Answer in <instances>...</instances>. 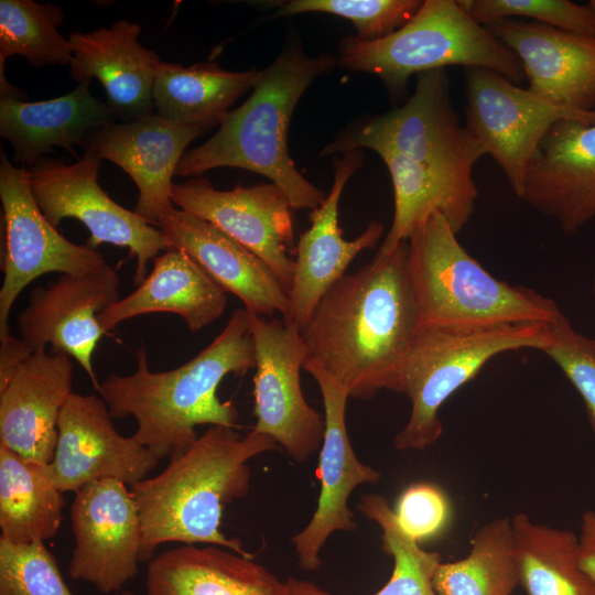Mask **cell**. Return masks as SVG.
<instances>
[{"label":"cell","mask_w":595,"mask_h":595,"mask_svg":"<svg viewBox=\"0 0 595 595\" xmlns=\"http://www.w3.org/2000/svg\"><path fill=\"white\" fill-rule=\"evenodd\" d=\"M206 130L173 123L158 113L110 122L93 131L85 151L121 167L139 190L134 212L158 227L171 202L172 177L188 144Z\"/></svg>","instance_id":"obj_18"},{"label":"cell","mask_w":595,"mask_h":595,"mask_svg":"<svg viewBox=\"0 0 595 595\" xmlns=\"http://www.w3.org/2000/svg\"><path fill=\"white\" fill-rule=\"evenodd\" d=\"M63 19L62 8L53 3L0 1V98H26L4 76L6 61L12 55L25 57L34 67L71 64L72 45L58 31Z\"/></svg>","instance_id":"obj_33"},{"label":"cell","mask_w":595,"mask_h":595,"mask_svg":"<svg viewBox=\"0 0 595 595\" xmlns=\"http://www.w3.org/2000/svg\"><path fill=\"white\" fill-rule=\"evenodd\" d=\"M73 363L63 351H34L0 389V444L50 464L61 412L73 393Z\"/></svg>","instance_id":"obj_22"},{"label":"cell","mask_w":595,"mask_h":595,"mask_svg":"<svg viewBox=\"0 0 595 595\" xmlns=\"http://www.w3.org/2000/svg\"><path fill=\"white\" fill-rule=\"evenodd\" d=\"M407 242L418 332L442 326L549 324L562 312L552 299L493 277L462 247L437 210L414 226Z\"/></svg>","instance_id":"obj_5"},{"label":"cell","mask_w":595,"mask_h":595,"mask_svg":"<svg viewBox=\"0 0 595 595\" xmlns=\"http://www.w3.org/2000/svg\"><path fill=\"white\" fill-rule=\"evenodd\" d=\"M2 204L0 337L10 334L9 315L19 294L36 278L52 272L83 274L107 266L94 248L76 245L57 231L39 208L28 169L15 166L1 149Z\"/></svg>","instance_id":"obj_11"},{"label":"cell","mask_w":595,"mask_h":595,"mask_svg":"<svg viewBox=\"0 0 595 595\" xmlns=\"http://www.w3.org/2000/svg\"><path fill=\"white\" fill-rule=\"evenodd\" d=\"M0 595H75L44 542L0 539Z\"/></svg>","instance_id":"obj_37"},{"label":"cell","mask_w":595,"mask_h":595,"mask_svg":"<svg viewBox=\"0 0 595 595\" xmlns=\"http://www.w3.org/2000/svg\"><path fill=\"white\" fill-rule=\"evenodd\" d=\"M100 166L101 160L87 151L72 164L42 158L28 169V180L39 208L54 227L64 218H75L88 228L90 248L101 244L129 248L137 259L133 283L139 285L149 261L170 249V241L104 192L98 184Z\"/></svg>","instance_id":"obj_9"},{"label":"cell","mask_w":595,"mask_h":595,"mask_svg":"<svg viewBox=\"0 0 595 595\" xmlns=\"http://www.w3.org/2000/svg\"><path fill=\"white\" fill-rule=\"evenodd\" d=\"M372 151L388 167L394 202L392 223L379 251H391L407 241L414 226L434 210L445 217L456 234L468 224L475 204L400 153L385 147Z\"/></svg>","instance_id":"obj_31"},{"label":"cell","mask_w":595,"mask_h":595,"mask_svg":"<svg viewBox=\"0 0 595 595\" xmlns=\"http://www.w3.org/2000/svg\"><path fill=\"white\" fill-rule=\"evenodd\" d=\"M465 127L484 155L500 166L519 198L528 170L554 123L564 119L595 123V110L553 105L488 68H465Z\"/></svg>","instance_id":"obj_10"},{"label":"cell","mask_w":595,"mask_h":595,"mask_svg":"<svg viewBox=\"0 0 595 595\" xmlns=\"http://www.w3.org/2000/svg\"><path fill=\"white\" fill-rule=\"evenodd\" d=\"M458 4L484 26L502 19L524 18L562 31L595 36V14L588 4L569 0H458Z\"/></svg>","instance_id":"obj_36"},{"label":"cell","mask_w":595,"mask_h":595,"mask_svg":"<svg viewBox=\"0 0 595 595\" xmlns=\"http://www.w3.org/2000/svg\"><path fill=\"white\" fill-rule=\"evenodd\" d=\"M277 447L255 430L241 436L234 428L209 425L162 473L131 485L142 527L141 563L166 542L214 544L251 556L238 539L220 531L221 515L227 504L249 491L248 462Z\"/></svg>","instance_id":"obj_3"},{"label":"cell","mask_w":595,"mask_h":595,"mask_svg":"<svg viewBox=\"0 0 595 595\" xmlns=\"http://www.w3.org/2000/svg\"><path fill=\"white\" fill-rule=\"evenodd\" d=\"M75 547L68 566L72 578L102 594L118 593L141 563L142 527L131 490L107 478L75 493L71 506Z\"/></svg>","instance_id":"obj_14"},{"label":"cell","mask_w":595,"mask_h":595,"mask_svg":"<svg viewBox=\"0 0 595 595\" xmlns=\"http://www.w3.org/2000/svg\"><path fill=\"white\" fill-rule=\"evenodd\" d=\"M34 353L22 338L11 333L0 337V389L11 380L20 366Z\"/></svg>","instance_id":"obj_40"},{"label":"cell","mask_w":595,"mask_h":595,"mask_svg":"<svg viewBox=\"0 0 595 595\" xmlns=\"http://www.w3.org/2000/svg\"><path fill=\"white\" fill-rule=\"evenodd\" d=\"M307 359L340 382L350 398L398 391L404 358L418 333L408 242L378 250L323 295L301 331Z\"/></svg>","instance_id":"obj_1"},{"label":"cell","mask_w":595,"mask_h":595,"mask_svg":"<svg viewBox=\"0 0 595 595\" xmlns=\"http://www.w3.org/2000/svg\"><path fill=\"white\" fill-rule=\"evenodd\" d=\"M581 566L595 577V511L586 510L582 516L578 536Z\"/></svg>","instance_id":"obj_41"},{"label":"cell","mask_w":595,"mask_h":595,"mask_svg":"<svg viewBox=\"0 0 595 595\" xmlns=\"http://www.w3.org/2000/svg\"><path fill=\"white\" fill-rule=\"evenodd\" d=\"M422 4L421 0H289L278 4L275 17L310 12L343 17L353 22L356 36L371 41L403 26Z\"/></svg>","instance_id":"obj_35"},{"label":"cell","mask_w":595,"mask_h":595,"mask_svg":"<svg viewBox=\"0 0 595 595\" xmlns=\"http://www.w3.org/2000/svg\"><path fill=\"white\" fill-rule=\"evenodd\" d=\"M115 595H134V594L132 592H130V591L122 589V591L116 593Z\"/></svg>","instance_id":"obj_42"},{"label":"cell","mask_w":595,"mask_h":595,"mask_svg":"<svg viewBox=\"0 0 595 595\" xmlns=\"http://www.w3.org/2000/svg\"><path fill=\"white\" fill-rule=\"evenodd\" d=\"M336 63L329 54L312 57L300 46L284 48L261 71L248 99L224 117L210 138L184 153L175 175L198 176L216 167H239L278 185L293 209L320 207L327 194L295 167L288 150V131L305 90Z\"/></svg>","instance_id":"obj_4"},{"label":"cell","mask_w":595,"mask_h":595,"mask_svg":"<svg viewBox=\"0 0 595 595\" xmlns=\"http://www.w3.org/2000/svg\"><path fill=\"white\" fill-rule=\"evenodd\" d=\"M148 595H329L311 582L281 581L252 560L218 545L183 544L154 556Z\"/></svg>","instance_id":"obj_24"},{"label":"cell","mask_w":595,"mask_h":595,"mask_svg":"<svg viewBox=\"0 0 595 595\" xmlns=\"http://www.w3.org/2000/svg\"><path fill=\"white\" fill-rule=\"evenodd\" d=\"M550 323L442 326L419 331L404 358L398 391L411 402L405 425L394 437L399 451L423 450L443 432L440 409L495 356L509 350L543 351Z\"/></svg>","instance_id":"obj_7"},{"label":"cell","mask_w":595,"mask_h":595,"mask_svg":"<svg viewBox=\"0 0 595 595\" xmlns=\"http://www.w3.org/2000/svg\"><path fill=\"white\" fill-rule=\"evenodd\" d=\"M587 4L591 7V9L593 10L594 14H595V0H589L587 2Z\"/></svg>","instance_id":"obj_43"},{"label":"cell","mask_w":595,"mask_h":595,"mask_svg":"<svg viewBox=\"0 0 595 595\" xmlns=\"http://www.w3.org/2000/svg\"><path fill=\"white\" fill-rule=\"evenodd\" d=\"M303 369L316 380L324 404L325 433L320 452L317 477L321 490L316 510L307 526L292 538L299 564L317 570L320 552L336 531H355L354 515L348 508L353 490L363 484L375 485L380 473L361 463L351 446L346 428L347 389L317 363L306 359Z\"/></svg>","instance_id":"obj_17"},{"label":"cell","mask_w":595,"mask_h":595,"mask_svg":"<svg viewBox=\"0 0 595 595\" xmlns=\"http://www.w3.org/2000/svg\"><path fill=\"white\" fill-rule=\"evenodd\" d=\"M256 367L249 312L236 310L220 334L187 363L153 372L147 351H137V368L126 376L110 375L98 392L112 418L133 416V436L159 459L187 450L198 437L201 424L235 428L237 408L217 397L229 374L244 376Z\"/></svg>","instance_id":"obj_2"},{"label":"cell","mask_w":595,"mask_h":595,"mask_svg":"<svg viewBox=\"0 0 595 595\" xmlns=\"http://www.w3.org/2000/svg\"><path fill=\"white\" fill-rule=\"evenodd\" d=\"M158 228L171 248L187 253L226 293L245 309L267 316L279 312L290 321L289 293L271 269L253 252L210 223L176 207L169 209Z\"/></svg>","instance_id":"obj_23"},{"label":"cell","mask_w":595,"mask_h":595,"mask_svg":"<svg viewBox=\"0 0 595 595\" xmlns=\"http://www.w3.org/2000/svg\"><path fill=\"white\" fill-rule=\"evenodd\" d=\"M261 71L223 69L214 62L185 67L161 62L153 85L155 113L182 126L208 130L219 126L229 108L252 89Z\"/></svg>","instance_id":"obj_28"},{"label":"cell","mask_w":595,"mask_h":595,"mask_svg":"<svg viewBox=\"0 0 595 595\" xmlns=\"http://www.w3.org/2000/svg\"><path fill=\"white\" fill-rule=\"evenodd\" d=\"M337 62L379 77L396 97L405 91L411 75L447 66L488 68L515 84L526 78L516 54L455 0H423L410 21L381 39L344 37Z\"/></svg>","instance_id":"obj_6"},{"label":"cell","mask_w":595,"mask_h":595,"mask_svg":"<svg viewBox=\"0 0 595 595\" xmlns=\"http://www.w3.org/2000/svg\"><path fill=\"white\" fill-rule=\"evenodd\" d=\"M357 508L378 523L382 531V550L393 559L389 581L374 595H437L433 578L442 563L441 554L424 550L402 530L385 497L364 495Z\"/></svg>","instance_id":"obj_34"},{"label":"cell","mask_w":595,"mask_h":595,"mask_svg":"<svg viewBox=\"0 0 595 595\" xmlns=\"http://www.w3.org/2000/svg\"><path fill=\"white\" fill-rule=\"evenodd\" d=\"M63 494L47 464L0 444V539L31 544L55 537L63 520Z\"/></svg>","instance_id":"obj_29"},{"label":"cell","mask_w":595,"mask_h":595,"mask_svg":"<svg viewBox=\"0 0 595 595\" xmlns=\"http://www.w3.org/2000/svg\"><path fill=\"white\" fill-rule=\"evenodd\" d=\"M90 83L48 100L0 98V136L11 143L15 163L31 167L54 147L75 155L74 144L84 147L93 131L115 122L109 105L91 95Z\"/></svg>","instance_id":"obj_26"},{"label":"cell","mask_w":595,"mask_h":595,"mask_svg":"<svg viewBox=\"0 0 595 595\" xmlns=\"http://www.w3.org/2000/svg\"><path fill=\"white\" fill-rule=\"evenodd\" d=\"M485 28L519 58L531 93L560 107L595 110V36L524 19Z\"/></svg>","instance_id":"obj_21"},{"label":"cell","mask_w":595,"mask_h":595,"mask_svg":"<svg viewBox=\"0 0 595 595\" xmlns=\"http://www.w3.org/2000/svg\"><path fill=\"white\" fill-rule=\"evenodd\" d=\"M365 162L360 150L349 151L335 160L334 182L323 204L311 210V226L299 237L294 271L289 292L290 321L302 331L315 307L365 249L375 248L383 235L380 221H371L355 239L343 238L338 225V205L347 181Z\"/></svg>","instance_id":"obj_19"},{"label":"cell","mask_w":595,"mask_h":595,"mask_svg":"<svg viewBox=\"0 0 595 595\" xmlns=\"http://www.w3.org/2000/svg\"><path fill=\"white\" fill-rule=\"evenodd\" d=\"M379 147L400 153L475 204L473 169L484 152L456 116L445 69L418 74L414 93L402 106L340 132L321 155Z\"/></svg>","instance_id":"obj_8"},{"label":"cell","mask_w":595,"mask_h":595,"mask_svg":"<svg viewBox=\"0 0 595 595\" xmlns=\"http://www.w3.org/2000/svg\"><path fill=\"white\" fill-rule=\"evenodd\" d=\"M139 23L116 21L110 28L68 35L73 57L69 76L83 83L97 78L116 118L129 122L154 113L153 85L161 60L141 45Z\"/></svg>","instance_id":"obj_25"},{"label":"cell","mask_w":595,"mask_h":595,"mask_svg":"<svg viewBox=\"0 0 595 595\" xmlns=\"http://www.w3.org/2000/svg\"><path fill=\"white\" fill-rule=\"evenodd\" d=\"M433 585L437 595H511L519 585L511 519L482 526L470 539L468 555L442 562Z\"/></svg>","instance_id":"obj_32"},{"label":"cell","mask_w":595,"mask_h":595,"mask_svg":"<svg viewBox=\"0 0 595 595\" xmlns=\"http://www.w3.org/2000/svg\"><path fill=\"white\" fill-rule=\"evenodd\" d=\"M550 328L552 340L543 353L581 396L595 439V339L578 333L563 312Z\"/></svg>","instance_id":"obj_38"},{"label":"cell","mask_w":595,"mask_h":595,"mask_svg":"<svg viewBox=\"0 0 595 595\" xmlns=\"http://www.w3.org/2000/svg\"><path fill=\"white\" fill-rule=\"evenodd\" d=\"M593 293H594V298H595V277H594V282H593Z\"/></svg>","instance_id":"obj_44"},{"label":"cell","mask_w":595,"mask_h":595,"mask_svg":"<svg viewBox=\"0 0 595 595\" xmlns=\"http://www.w3.org/2000/svg\"><path fill=\"white\" fill-rule=\"evenodd\" d=\"M256 353L252 430L271 437L296 462L321 448L325 421L305 400L300 371L307 359L301 331L292 321L249 312Z\"/></svg>","instance_id":"obj_12"},{"label":"cell","mask_w":595,"mask_h":595,"mask_svg":"<svg viewBox=\"0 0 595 595\" xmlns=\"http://www.w3.org/2000/svg\"><path fill=\"white\" fill-rule=\"evenodd\" d=\"M159 458L133 435L122 436L102 398L73 392L57 423L50 474L63 493L113 478L131 486L156 467Z\"/></svg>","instance_id":"obj_15"},{"label":"cell","mask_w":595,"mask_h":595,"mask_svg":"<svg viewBox=\"0 0 595 595\" xmlns=\"http://www.w3.org/2000/svg\"><path fill=\"white\" fill-rule=\"evenodd\" d=\"M227 293L184 251L170 248L153 259V268L129 295L97 318L105 333L123 321L151 313L181 316L195 333L221 316Z\"/></svg>","instance_id":"obj_27"},{"label":"cell","mask_w":595,"mask_h":595,"mask_svg":"<svg viewBox=\"0 0 595 595\" xmlns=\"http://www.w3.org/2000/svg\"><path fill=\"white\" fill-rule=\"evenodd\" d=\"M511 523L519 585L527 595H595V577L580 563L578 536L526 513Z\"/></svg>","instance_id":"obj_30"},{"label":"cell","mask_w":595,"mask_h":595,"mask_svg":"<svg viewBox=\"0 0 595 595\" xmlns=\"http://www.w3.org/2000/svg\"><path fill=\"white\" fill-rule=\"evenodd\" d=\"M520 199L571 235L595 218V123L564 119L544 136Z\"/></svg>","instance_id":"obj_20"},{"label":"cell","mask_w":595,"mask_h":595,"mask_svg":"<svg viewBox=\"0 0 595 595\" xmlns=\"http://www.w3.org/2000/svg\"><path fill=\"white\" fill-rule=\"evenodd\" d=\"M393 511L402 530L418 543L440 536L451 519L446 495L430 483L407 487Z\"/></svg>","instance_id":"obj_39"},{"label":"cell","mask_w":595,"mask_h":595,"mask_svg":"<svg viewBox=\"0 0 595 595\" xmlns=\"http://www.w3.org/2000/svg\"><path fill=\"white\" fill-rule=\"evenodd\" d=\"M119 285L116 270L107 264L83 274H62L34 288L18 316L21 338L34 351L51 345L75 358L97 389L93 356L106 334L97 316L120 300Z\"/></svg>","instance_id":"obj_16"},{"label":"cell","mask_w":595,"mask_h":595,"mask_svg":"<svg viewBox=\"0 0 595 595\" xmlns=\"http://www.w3.org/2000/svg\"><path fill=\"white\" fill-rule=\"evenodd\" d=\"M171 202L259 257L289 293L295 253L292 205L274 183L216 190L207 178L173 183Z\"/></svg>","instance_id":"obj_13"}]
</instances>
